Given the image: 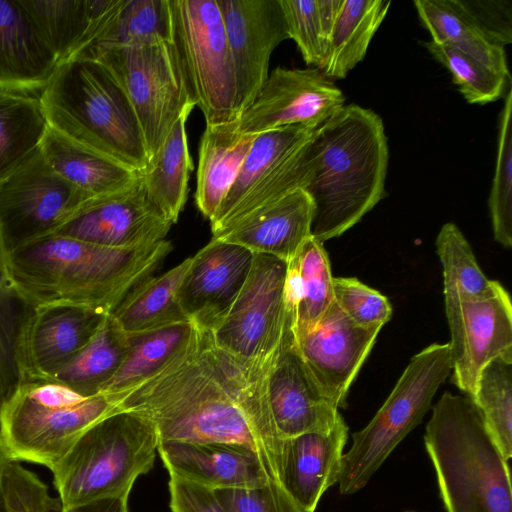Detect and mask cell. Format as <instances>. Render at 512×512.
<instances>
[{
	"label": "cell",
	"instance_id": "6da1fadb",
	"mask_svg": "<svg viewBox=\"0 0 512 512\" xmlns=\"http://www.w3.org/2000/svg\"><path fill=\"white\" fill-rule=\"evenodd\" d=\"M115 399L120 410L150 421L159 442L222 443L250 449L269 480L281 485L268 450L214 359L207 331L197 328L168 365Z\"/></svg>",
	"mask_w": 512,
	"mask_h": 512
},
{
	"label": "cell",
	"instance_id": "7a4b0ae2",
	"mask_svg": "<svg viewBox=\"0 0 512 512\" xmlns=\"http://www.w3.org/2000/svg\"><path fill=\"white\" fill-rule=\"evenodd\" d=\"M172 245L110 248L50 234L7 254L12 280L33 307L73 304L110 314L151 276Z\"/></svg>",
	"mask_w": 512,
	"mask_h": 512
},
{
	"label": "cell",
	"instance_id": "3957f363",
	"mask_svg": "<svg viewBox=\"0 0 512 512\" xmlns=\"http://www.w3.org/2000/svg\"><path fill=\"white\" fill-rule=\"evenodd\" d=\"M314 170L306 192L314 203L311 236L324 243L357 224L383 198L389 150L381 117L343 105L316 131Z\"/></svg>",
	"mask_w": 512,
	"mask_h": 512
},
{
	"label": "cell",
	"instance_id": "277c9868",
	"mask_svg": "<svg viewBox=\"0 0 512 512\" xmlns=\"http://www.w3.org/2000/svg\"><path fill=\"white\" fill-rule=\"evenodd\" d=\"M423 439L446 512H512L508 460L471 397L444 392Z\"/></svg>",
	"mask_w": 512,
	"mask_h": 512
},
{
	"label": "cell",
	"instance_id": "5b68a950",
	"mask_svg": "<svg viewBox=\"0 0 512 512\" xmlns=\"http://www.w3.org/2000/svg\"><path fill=\"white\" fill-rule=\"evenodd\" d=\"M39 99L51 128L136 171L147 166L149 154L134 109L96 60L60 63Z\"/></svg>",
	"mask_w": 512,
	"mask_h": 512
},
{
	"label": "cell",
	"instance_id": "8992f818",
	"mask_svg": "<svg viewBox=\"0 0 512 512\" xmlns=\"http://www.w3.org/2000/svg\"><path fill=\"white\" fill-rule=\"evenodd\" d=\"M158 444L152 423L134 412L100 420L51 469L62 507L129 495L136 479L153 468Z\"/></svg>",
	"mask_w": 512,
	"mask_h": 512
},
{
	"label": "cell",
	"instance_id": "52a82bcc",
	"mask_svg": "<svg viewBox=\"0 0 512 512\" xmlns=\"http://www.w3.org/2000/svg\"><path fill=\"white\" fill-rule=\"evenodd\" d=\"M117 411L111 396H83L54 381L26 380L0 407V438L10 458L51 470L86 430Z\"/></svg>",
	"mask_w": 512,
	"mask_h": 512
},
{
	"label": "cell",
	"instance_id": "ba28073f",
	"mask_svg": "<svg viewBox=\"0 0 512 512\" xmlns=\"http://www.w3.org/2000/svg\"><path fill=\"white\" fill-rule=\"evenodd\" d=\"M451 369L449 343H434L411 358L371 421L352 434L337 483L340 494H354L368 484L395 448L422 422Z\"/></svg>",
	"mask_w": 512,
	"mask_h": 512
},
{
	"label": "cell",
	"instance_id": "9c48e42d",
	"mask_svg": "<svg viewBox=\"0 0 512 512\" xmlns=\"http://www.w3.org/2000/svg\"><path fill=\"white\" fill-rule=\"evenodd\" d=\"M170 1L173 42L191 100L207 125L236 121V74L217 0Z\"/></svg>",
	"mask_w": 512,
	"mask_h": 512
},
{
	"label": "cell",
	"instance_id": "30bf717a",
	"mask_svg": "<svg viewBox=\"0 0 512 512\" xmlns=\"http://www.w3.org/2000/svg\"><path fill=\"white\" fill-rule=\"evenodd\" d=\"M76 58L96 60L122 88L138 118L150 159L193 102L173 40L97 49Z\"/></svg>",
	"mask_w": 512,
	"mask_h": 512
},
{
	"label": "cell",
	"instance_id": "8fae6325",
	"mask_svg": "<svg viewBox=\"0 0 512 512\" xmlns=\"http://www.w3.org/2000/svg\"><path fill=\"white\" fill-rule=\"evenodd\" d=\"M287 262L254 253L249 274L224 318L208 331L213 344L253 364L275 360L286 329Z\"/></svg>",
	"mask_w": 512,
	"mask_h": 512
},
{
	"label": "cell",
	"instance_id": "7c38bea8",
	"mask_svg": "<svg viewBox=\"0 0 512 512\" xmlns=\"http://www.w3.org/2000/svg\"><path fill=\"white\" fill-rule=\"evenodd\" d=\"M90 198L60 177L39 148L0 180V236L6 253L53 234Z\"/></svg>",
	"mask_w": 512,
	"mask_h": 512
},
{
	"label": "cell",
	"instance_id": "4fadbf2b",
	"mask_svg": "<svg viewBox=\"0 0 512 512\" xmlns=\"http://www.w3.org/2000/svg\"><path fill=\"white\" fill-rule=\"evenodd\" d=\"M451 334L452 383L472 397L481 369L493 358L512 350V305L500 284L486 297L444 295Z\"/></svg>",
	"mask_w": 512,
	"mask_h": 512
},
{
	"label": "cell",
	"instance_id": "5bb4252c",
	"mask_svg": "<svg viewBox=\"0 0 512 512\" xmlns=\"http://www.w3.org/2000/svg\"><path fill=\"white\" fill-rule=\"evenodd\" d=\"M344 103L341 90L318 68L276 67L232 125L239 133L256 135L294 125L318 128Z\"/></svg>",
	"mask_w": 512,
	"mask_h": 512
},
{
	"label": "cell",
	"instance_id": "9a60e30c",
	"mask_svg": "<svg viewBox=\"0 0 512 512\" xmlns=\"http://www.w3.org/2000/svg\"><path fill=\"white\" fill-rule=\"evenodd\" d=\"M173 223L148 197L141 172L127 187L87 200L53 234L110 248L164 240Z\"/></svg>",
	"mask_w": 512,
	"mask_h": 512
},
{
	"label": "cell",
	"instance_id": "2e32d148",
	"mask_svg": "<svg viewBox=\"0 0 512 512\" xmlns=\"http://www.w3.org/2000/svg\"><path fill=\"white\" fill-rule=\"evenodd\" d=\"M232 55L238 118L269 76L275 48L289 39L279 0H217Z\"/></svg>",
	"mask_w": 512,
	"mask_h": 512
},
{
	"label": "cell",
	"instance_id": "e0dca14e",
	"mask_svg": "<svg viewBox=\"0 0 512 512\" xmlns=\"http://www.w3.org/2000/svg\"><path fill=\"white\" fill-rule=\"evenodd\" d=\"M267 396L274 425L283 440L330 431L341 417L338 406L303 360L288 316L279 352L267 375Z\"/></svg>",
	"mask_w": 512,
	"mask_h": 512
},
{
	"label": "cell",
	"instance_id": "ac0fdd59",
	"mask_svg": "<svg viewBox=\"0 0 512 512\" xmlns=\"http://www.w3.org/2000/svg\"><path fill=\"white\" fill-rule=\"evenodd\" d=\"M109 314L73 304L33 309L17 347L20 380H49L97 333Z\"/></svg>",
	"mask_w": 512,
	"mask_h": 512
},
{
	"label": "cell",
	"instance_id": "d6986e66",
	"mask_svg": "<svg viewBox=\"0 0 512 512\" xmlns=\"http://www.w3.org/2000/svg\"><path fill=\"white\" fill-rule=\"evenodd\" d=\"M381 327H362L335 303L317 324L295 337L298 350L326 395L339 407L369 355Z\"/></svg>",
	"mask_w": 512,
	"mask_h": 512
},
{
	"label": "cell",
	"instance_id": "ffe728a7",
	"mask_svg": "<svg viewBox=\"0 0 512 512\" xmlns=\"http://www.w3.org/2000/svg\"><path fill=\"white\" fill-rule=\"evenodd\" d=\"M248 249L212 238L194 256L178 298L186 317L199 329L211 331L239 294L253 263Z\"/></svg>",
	"mask_w": 512,
	"mask_h": 512
},
{
	"label": "cell",
	"instance_id": "44dd1931",
	"mask_svg": "<svg viewBox=\"0 0 512 512\" xmlns=\"http://www.w3.org/2000/svg\"><path fill=\"white\" fill-rule=\"evenodd\" d=\"M348 432L341 416L330 431L283 440L281 485L305 512H314L324 492L338 483Z\"/></svg>",
	"mask_w": 512,
	"mask_h": 512
},
{
	"label": "cell",
	"instance_id": "7402d4cb",
	"mask_svg": "<svg viewBox=\"0 0 512 512\" xmlns=\"http://www.w3.org/2000/svg\"><path fill=\"white\" fill-rule=\"evenodd\" d=\"M157 452L169 474L212 490L254 489L270 480L257 454L222 444L159 442Z\"/></svg>",
	"mask_w": 512,
	"mask_h": 512
},
{
	"label": "cell",
	"instance_id": "603a6c76",
	"mask_svg": "<svg viewBox=\"0 0 512 512\" xmlns=\"http://www.w3.org/2000/svg\"><path fill=\"white\" fill-rule=\"evenodd\" d=\"M314 203L297 189L253 213L212 238L290 262L311 237Z\"/></svg>",
	"mask_w": 512,
	"mask_h": 512
},
{
	"label": "cell",
	"instance_id": "cb8c5ba5",
	"mask_svg": "<svg viewBox=\"0 0 512 512\" xmlns=\"http://www.w3.org/2000/svg\"><path fill=\"white\" fill-rule=\"evenodd\" d=\"M58 61L21 0H0V90L37 95Z\"/></svg>",
	"mask_w": 512,
	"mask_h": 512
},
{
	"label": "cell",
	"instance_id": "d4e9b609",
	"mask_svg": "<svg viewBox=\"0 0 512 512\" xmlns=\"http://www.w3.org/2000/svg\"><path fill=\"white\" fill-rule=\"evenodd\" d=\"M318 128L294 125L258 134L211 225L295 171L303 163Z\"/></svg>",
	"mask_w": 512,
	"mask_h": 512
},
{
	"label": "cell",
	"instance_id": "484cf974",
	"mask_svg": "<svg viewBox=\"0 0 512 512\" xmlns=\"http://www.w3.org/2000/svg\"><path fill=\"white\" fill-rule=\"evenodd\" d=\"M256 134L234 130L232 122L207 125L199 144L197 208L209 221L217 214L232 188Z\"/></svg>",
	"mask_w": 512,
	"mask_h": 512
},
{
	"label": "cell",
	"instance_id": "4316f807",
	"mask_svg": "<svg viewBox=\"0 0 512 512\" xmlns=\"http://www.w3.org/2000/svg\"><path fill=\"white\" fill-rule=\"evenodd\" d=\"M39 148L47 164L60 177L91 197L119 191L140 174V171L86 147L50 126Z\"/></svg>",
	"mask_w": 512,
	"mask_h": 512
},
{
	"label": "cell",
	"instance_id": "83f0119b",
	"mask_svg": "<svg viewBox=\"0 0 512 512\" xmlns=\"http://www.w3.org/2000/svg\"><path fill=\"white\" fill-rule=\"evenodd\" d=\"M284 300L295 337L313 328L334 302L329 258L312 236L287 263Z\"/></svg>",
	"mask_w": 512,
	"mask_h": 512
},
{
	"label": "cell",
	"instance_id": "f1b7e54d",
	"mask_svg": "<svg viewBox=\"0 0 512 512\" xmlns=\"http://www.w3.org/2000/svg\"><path fill=\"white\" fill-rule=\"evenodd\" d=\"M414 5L433 42L457 48L510 76L504 47L494 41L464 0H416Z\"/></svg>",
	"mask_w": 512,
	"mask_h": 512
},
{
	"label": "cell",
	"instance_id": "f546056e",
	"mask_svg": "<svg viewBox=\"0 0 512 512\" xmlns=\"http://www.w3.org/2000/svg\"><path fill=\"white\" fill-rule=\"evenodd\" d=\"M194 107V102H190L184 108L161 146L141 171L148 197L173 224L185 206L193 170L186 123Z\"/></svg>",
	"mask_w": 512,
	"mask_h": 512
},
{
	"label": "cell",
	"instance_id": "4dcf8cb0",
	"mask_svg": "<svg viewBox=\"0 0 512 512\" xmlns=\"http://www.w3.org/2000/svg\"><path fill=\"white\" fill-rule=\"evenodd\" d=\"M161 40H173L170 0H114L88 43L73 58L97 49Z\"/></svg>",
	"mask_w": 512,
	"mask_h": 512
},
{
	"label": "cell",
	"instance_id": "1f68e13d",
	"mask_svg": "<svg viewBox=\"0 0 512 512\" xmlns=\"http://www.w3.org/2000/svg\"><path fill=\"white\" fill-rule=\"evenodd\" d=\"M58 61L73 58L90 40L114 0H21Z\"/></svg>",
	"mask_w": 512,
	"mask_h": 512
},
{
	"label": "cell",
	"instance_id": "d6a6232c",
	"mask_svg": "<svg viewBox=\"0 0 512 512\" xmlns=\"http://www.w3.org/2000/svg\"><path fill=\"white\" fill-rule=\"evenodd\" d=\"M192 256L158 276L137 284L110 313L127 334L190 321L183 312L178 293Z\"/></svg>",
	"mask_w": 512,
	"mask_h": 512
},
{
	"label": "cell",
	"instance_id": "836d02e7",
	"mask_svg": "<svg viewBox=\"0 0 512 512\" xmlns=\"http://www.w3.org/2000/svg\"><path fill=\"white\" fill-rule=\"evenodd\" d=\"M191 321L128 334L125 359L101 393L117 398L151 378L168 365L193 339Z\"/></svg>",
	"mask_w": 512,
	"mask_h": 512
},
{
	"label": "cell",
	"instance_id": "e575fe53",
	"mask_svg": "<svg viewBox=\"0 0 512 512\" xmlns=\"http://www.w3.org/2000/svg\"><path fill=\"white\" fill-rule=\"evenodd\" d=\"M389 0H343L321 68L329 79H343L361 62L386 17Z\"/></svg>",
	"mask_w": 512,
	"mask_h": 512
},
{
	"label": "cell",
	"instance_id": "d590c367",
	"mask_svg": "<svg viewBox=\"0 0 512 512\" xmlns=\"http://www.w3.org/2000/svg\"><path fill=\"white\" fill-rule=\"evenodd\" d=\"M128 334L109 314L92 339L47 380L63 384L83 396L100 394L122 365Z\"/></svg>",
	"mask_w": 512,
	"mask_h": 512
},
{
	"label": "cell",
	"instance_id": "8d00e7d4",
	"mask_svg": "<svg viewBox=\"0 0 512 512\" xmlns=\"http://www.w3.org/2000/svg\"><path fill=\"white\" fill-rule=\"evenodd\" d=\"M48 127L39 96L0 90V180L39 149Z\"/></svg>",
	"mask_w": 512,
	"mask_h": 512
},
{
	"label": "cell",
	"instance_id": "74e56055",
	"mask_svg": "<svg viewBox=\"0 0 512 512\" xmlns=\"http://www.w3.org/2000/svg\"><path fill=\"white\" fill-rule=\"evenodd\" d=\"M472 400L506 460L512 457V350L490 360L480 371Z\"/></svg>",
	"mask_w": 512,
	"mask_h": 512
},
{
	"label": "cell",
	"instance_id": "f35d334b",
	"mask_svg": "<svg viewBox=\"0 0 512 512\" xmlns=\"http://www.w3.org/2000/svg\"><path fill=\"white\" fill-rule=\"evenodd\" d=\"M436 250L443 267L444 295L482 298L500 285L482 272L469 242L455 224L448 222L441 227Z\"/></svg>",
	"mask_w": 512,
	"mask_h": 512
},
{
	"label": "cell",
	"instance_id": "ab89813d",
	"mask_svg": "<svg viewBox=\"0 0 512 512\" xmlns=\"http://www.w3.org/2000/svg\"><path fill=\"white\" fill-rule=\"evenodd\" d=\"M33 307L16 288L0 236V388L3 402L20 384L17 347Z\"/></svg>",
	"mask_w": 512,
	"mask_h": 512
},
{
	"label": "cell",
	"instance_id": "60d3db41",
	"mask_svg": "<svg viewBox=\"0 0 512 512\" xmlns=\"http://www.w3.org/2000/svg\"><path fill=\"white\" fill-rule=\"evenodd\" d=\"M423 46L452 75L453 83L470 104L484 105L505 95L510 76L501 74L474 57L432 40Z\"/></svg>",
	"mask_w": 512,
	"mask_h": 512
},
{
	"label": "cell",
	"instance_id": "b9f144b4",
	"mask_svg": "<svg viewBox=\"0 0 512 512\" xmlns=\"http://www.w3.org/2000/svg\"><path fill=\"white\" fill-rule=\"evenodd\" d=\"M512 92L505 95L499 117L498 148L488 207L495 240L512 246Z\"/></svg>",
	"mask_w": 512,
	"mask_h": 512
},
{
	"label": "cell",
	"instance_id": "7bdbcfd3",
	"mask_svg": "<svg viewBox=\"0 0 512 512\" xmlns=\"http://www.w3.org/2000/svg\"><path fill=\"white\" fill-rule=\"evenodd\" d=\"M3 512H61L60 498L49 494L40 478L10 458L4 465L1 480Z\"/></svg>",
	"mask_w": 512,
	"mask_h": 512
},
{
	"label": "cell",
	"instance_id": "ee69618b",
	"mask_svg": "<svg viewBox=\"0 0 512 512\" xmlns=\"http://www.w3.org/2000/svg\"><path fill=\"white\" fill-rule=\"evenodd\" d=\"M334 301L356 324L362 327H381L392 315L386 296L358 279L333 277Z\"/></svg>",
	"mask_w": 512,
	"mask_h": 512
},
{
	"label": "cell",
	"instance_id": "f6af8a7d",
	"mask_svg": "<svg viewBox=\"0 0 512 512\" xmlns=\"http://www.w3.org/2000/svg\"><path fill=\"white\" fill-rule=\"evenodd\" d=\"M289 39L294 40L307 65L320 69L326 54L317 0H279Z\"/></svg>",
	"mask_w": 512,
	"mask_h": 512
},
{
	"label": "cell",
	"instance_id": "bcb514c9",
	"mask_svg": "<svg viewBox=\"0 0 512 512\" xmlns=\"http://www.w3.org/2000/svg\"><path fill=\"white\" fill-rule=\"evenodd\" d=\"M214 491L229 512H305L283 486L274 481L254 489Z\"/></svg>",
	"mask_w": 512,
	"mask_h": 512
},
{
	"label": "cell",
	"instance_id": "7dc6e473",
	"mask_svg": "<svg viewBox=\"0 0 512 512\" xmlns=\"http://www.w3.org/2000/svg\"><path fill=\"white\" fill-rule=\"evenodd\" d=\"M171 512H229L214 490L169 474Z\"/></svg>",
	"mask_w": 512,
	"mask_h": 512
},
{
	"label": "cell",
	"instance_id": "c3c4849f",
	"mask_svg": "<svg viewBox=\"0 0 512 512\" xmlns=\"http://www.w3.org/2000/svg\"><path fill=\"white\" fill-rule=\"evenodd\" d=\"M484 29L500 46L511 43V9L504 1H465Z\"/></svg>",
	"mask_w": 512,
	"mask_h": 512
},
{
	"label": "cell",
	"instance_id": "681fc988",
	"mask_svg": "<svg viewBox=\"0 0 512 512\" xmlns=\"http://www.w3.org/2000/svg\"><path fill=\"white\" fill-rule=\"evenodd\" d=\"M129 495L103 497L62 507L61 512H128Z\"/></svg>",
	"mask_w": 512,
	"mask_h": 512
},
{
	"label": "cell",
	"instance_id": "f907efd6",
	"mask_svg": "<svg viewBox=\"0 0 512 512\" xmlns=\"http://www.w3.org/2000/svg\"><path fill=\"white\" fill-rule=\"evenodd\" d=\"M342 3L343 0H317L321 35L326 51Z\"/></svg>",
	"mask_w": 512,
	"mask_h": 512
},
{
	"label": "cell",
	"instance_id": "816d5d0a",
	"mask_svg": "<svg viewBox=\"0 0 512 512\" xmlns=\"http://www.w3.org/2000/svg\"><path fill=\"white\" fill-rule=\"evenodd\" d=\"M9 459H10V456H9L8 452L6 451V449L2 443V440L0 438V480H1V474H2L3 467ZM0 512H3L1 488H0Z\"/></svg>",
	"mask_w": 512,
	"mask_h": 512
},
{
	"label": "cell",
	"instance_id": "f5cc1de1",
	"mask_svg": "<svg viewBox=\"0 0 512 512\" xmlns=\"http://www.w3.org/2000/svg\"><path fill=\"white\" fill-rule=\"evenodd\" d=\"M2 404H3V397H2L1 388H0V407Z\"/></svg>",
	"mask_w": 512,
	"mask_h": 512
},
{
	"label": "cell",
	"instance_id": "db71d44e",
	"mask_svg": "<svg viewBox=\"0 0 512 512\" xmlns=\"http://www.w3.org/2000/svg\"><path fill=\"white\" fill-rule=\"evenodd\" d=\"M405 512H415V511H405Z\"/></svg>",
	"mask_w": 512,
	"mask_h": 512
}]
</instances>
